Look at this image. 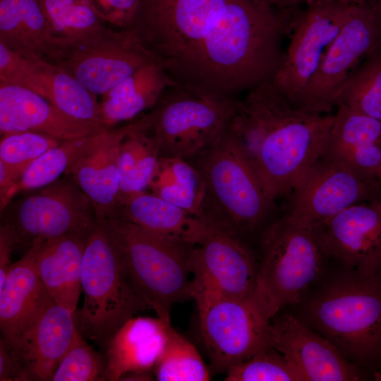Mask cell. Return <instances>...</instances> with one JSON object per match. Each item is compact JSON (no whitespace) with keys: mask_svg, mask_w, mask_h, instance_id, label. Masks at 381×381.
Masks as SVG:
<instances>
[{"mask_svg":"<svg viewBox=\"0 0 381 381\" xmlns=\"http://www.w3.org/2000/svg\"><path fill=\"white\" fill-rule=\"evenodd\" d=\"M293 21L262 0H145L132 29L177 84L238 98L272 80Z\"/></svg>","mask_w":381,"mask_h":381,"instance_id":"cell-1","label":"cell"},{"mask_svg":"<svg viewBox=\"0 0 381 381\" xmlns=\"http://www.w3.org/2000/svg\"><path fill=\"white\" fill-rule=\"evenodd\" d=\"M246 93L228 128L277 200L323 155L334 115L294 107L272 80Z\"/></svg>","mask_w":381,"mask_h":381,"instance_id":"cell-2","label":"cell"},{"mask_svg":"<svg viewBox=\"0 0 381 381\" xmlns=\"http://www.w3.org/2000/svg\"><path fill=\"white\" fill-rule=\"evenodd\" d=\"M327 277V276H326ZM306 294L298 317L350 361L374 374L381 368V274L341 267Z\"/></svg>","mask_w":381,"mask_h":381,"instance_id":"cell-3","label":"cell"},{"mask_svg":"<svg viewBox=\"0 0 381 381\" xmlns=\"http://www.w3.org/2000/svg\"><path fill=\"white\" fill-rule=\"evenodd\" d=\"M205 184L204 215L248 243L258 241L274 218L276 200L266 190L239 142L226 129L190 161Z\"/></svg>","mask_w":381,"mask_h":381,"instance_id":"cell-4","label":"cell"},{"mask_svg":"<svg viewBox=\"0 0 381 381\" xmlns=\"http://www.w3.org/2000/svg\"><path fill=\"white\" fill-rule=\"evenodd\" d=\"M100 221L133 289L149 310L170 323L173 306L191 299L189 260L195 245L161 236L116 212Z\"/></svg>","mask_w":381,"mask_h":381,"instance_id":"cell-5","label":"cell"},{"mask_svg":"<svg viewBox=\"0 0 381 381\" xmlns=\"http://www.w3.org/2000/svg\"><path fill=\"white\" fill-rule=\"evenodd\" d=\"M258 241L260 258L252 298L270 320L302 301L325 275L328 258L314 229L284 213L270 222Z\"/></svg>","mask_w":381,"mask_h":381,"instance_id":"cell-6","label":"cell"},{"mask_svg":"<svg viewBox=\"0 0 381 381\" xmlns=\"http://www.w3.org/2000/svg\"><path fill=\"white\" fill-rule=\"evenodd\" d=\"M81 284L84 301L78 327L85 339L102 347L128 320L149 310L127 279L117 250L100 220L89 233Z\"/></svg>","mask_w":381,"mask_h":381,"instance_id":"cell-7","label":"cell"},{"mask_svg":"<svg viewBox=\"0 0 381 381\" xmlns=\"http://www.w3.org/2000/svg\"><path fill=\"white\" fill-rule=\"evenodd\" d=\"M238 99L179 84L168 88L150 109L161 157L193 160L226 129Z\"/></svg>","mask_w":381,"mask_h":381,"instance_id":"cell-8","label":"cell"},{"mask_svg":"<svg viewBox=\"0 0 381 381\" xmlns=\"http://www.w3.org/2000/svg\"><path fill=\"white\" fill-rule=\"evenodd\" d=\"M1 216L16 248L28 250L40 241L89 232L97 221L93 204L68 176L11 200Z\"/></svg>","mask_w":381,"mask_h":381,"instance_id":"cell-9","label":"cell"},{"mask_svg":"<svg viewBox=\"0 0 381 381\" xmlns=\"http://www.w3.org/2000/svg\"><path fill=\"white\" fill-rule=\"evenodd\" d=\"M304 5L294 21L289 44L272 80L298 109L306 87L346 22L351 6L334 0H307Z\"/></svg>","mask_w":381,"mask_h":381,"instance_id":"cell-10","label":"cell"},{"mask_svg":"<svg viewBox=\"0 0 381 381\" xmlns=\"http://www.w3.org/2000/svg\"><path fill=\"white\" fill-rule=\"evenodd\" d=\"M210 369L226 373L270 346V320L252 297L214 298L196 303Z\"/></svg>","mask_w":381,"mask_h":381,"instance_id":"cell-11","label":"cell"},{"mask_svg":"<svg viewBox=\"0 0 381 381\" xmlns=\"http://www.w3.org/2000/svg\"><path fill=\"white\" fill-rule=\"evenodd\" d=\"M287 196L284 214L313 227L354 205L380 201L381 183L322 155Z\"/></svg>","mask_w":381,"mask_h":381,"instance_id":"cell-12","label":"cell"},{"mask_svg":"<svg viewBox=\"0 0 381 381\" xmlns=\"http://www.w3.org/2000/svg\"><path fill=\"white\" fill-rule=\"evenodd\" d=\"M207 220L208 233L190 251L191 299L252 297L258 260L250 244Z\"/></svg>","mask_w":381,"mask_h":381,"instance_id":"cell-13","label":"cell"},{"mask_svg":"<svg viewBox=\"0 0 381 381\" xmlns=\"http://www.w3.org/2000/svg\"><path fill=\"white\" fill-rule=\"evenodd\" d=\"M381 41V13L351 5L348 18L306 87L299 109L329 114L351 73Z\"/></svg>","mask_w":381,"mask_h":381,"instance_id":"cell-14","label":"cell"},{"mask_svg":"<svg viewBox=\"0 0 381 381\" xmlns=\"http://www.w3.org/2000/svg\"><path fill=\"white\" fill-rule=\"evenodd\" d=\"M158 60L131 28H109L65 51L55 63L95 95H104L144 65Z\"/></svg>","mask_w":381,"mask_h":381,"instance_id":"cell-15","label":"cell"},{"mask_svg":"<svg viewBox=\"0 0 381 381\" xmlns=\"http://www.w3.org/2000/svg\"><path fill=\"white\" fill-rule=\"evenodd\" d=\"M270 346L279 351L301 381H356L371 377L350 361L327 338L291 313L270 320Z\"/></svg>","mask_w":381,"mask_h":381,"instance_id":"cell-16","label":"cell"},{"mask_svg":"<svg viewBox=\"0 0 381 381\" xmlns=\"http://www.w3.org/2000/svg\"><path fill=\"white\" fill-rule=\"evenodd\" d=\"M328 259L365 275L381 274V203L351 206L313 227Z\"/></svg>","mask_w":381,"mask_h":381,"instance_id":"cell-17","label":"cell"},{"mask_svg":"<svg viewBox=\"0 0 381 381\" xmlns=\"http://www.w3.org/2000/svg\"><path fill=\"white\" fill-rule=\"evenodd\" d=\"M74 313L50 296L34 322L13 345L27 381H50L78 327Z\"/></svg>","mask_w":381,"mask_h":381,"instance_id":"cell-18","label":"cell"},{"mask_svg":"<svg viewBox=\"0 0 381 381\" xmlns=\"http://www.w3.org/2000/svg\"><path fill=\"white\" fill-rule=\"evenodd\" d=\"M104 131L68 116L30 90L0 83L1 135L30 131L67 140Z\"/></svg>","mask_w":381,"mask_h":381,"instance_id":"cell-19","label":"cell"},{"mask_svg":"<svg viewBox=\"0 0 381 381\" xmlns=\"http://www.w3.org/2000/svg\"><path fill=\"white\" fill-rule=\"evenodd\" d=\"M145 118V114L121 127L111 128L101 145L78 159L66 172L93 204L97 220L116 212L120 190V145Z\"/></svg>","mask_w":381,"mask_h":381,"instance_id":"cell-20","label":"cell"},{"mask_svg":"<svg viewBox=\"0 0 381 381\" xmlns=\"http://www.w3.org/2000/svg\"><path fill=\"white\" fill-rule=\"evenodd\" d=\"M323 156L370 179H379L381 121L343 105L337 106Z\"/></svg>","mask_w":381,"mask_h":381,"instance_id":"cell-21","label":"cell"},{"mask_svg":"<svg viewBox=\"0 0 381 381\" xmlns=\"http://www.w3.org/2000/svg\"><path fill=\"white\" fill-rule=\"evenodd\" d=\"M171 327V322L158 317L133 316L128 320L104 347L107 380L119 381L131 373L152 371L164 349Z\"/></svg>","mask_w":381,"mask_h":381,"instance_id":"cell-22","label":"cell"},{"mask_svg":"<svg viewBox=\"0 0 381 381\" xmlns=\"http://www.w3.org/2000/svg\"><path fill=\"white\" fill-rule=\"evenodd\" d=\"M34 243L9 268L0 287L1 337L15 344L29 328L50 297L36 268Z\"/></svg>","mask_w":381,"mask_h":381,"instance_id":"cell-23","label":"cell"},{"mask_svg":"<svg viewBox=\"0 0 381 381\" xmlns=\"http://www.w3.org/2000/svg\"><path fill=\"white\" fill-rule=\"evenodd\" d=\"M90 231L35 243L36 268L44 287L56 303L73 313L82 292V264Z\"/></svg>","mask_w":381,"mask_h":381,"instance_id":"cell-24","label":"cell"},{"mask_svg":"<svg viewBox=\"0 0 381 381\" xmlns=\"http://www.w3.org/2000/svg\"><path fill=\"white\" fill-rule=\"evenodd\" d=\"M116 213L152 233L174 241L200 244L209 222L146 190L119 202Z\"/></svg>","mask_w":381,"mask_h":381,"instance_id":"cell-25","label":"cell"},{"mask_svg":"<svg viewBox=\"0 0 381 381\" xmlns=\"http://www.w3.org/2000/svg\"><path fill=\"white\" fill-rule=\"evenodd\" d=\"M0 44L53 64L61 56L39 0H0Z\"/></svg>","mask_w":381,"mask_h":381,"instance_id":"cell-26","label":"cell"},{"mask_svg":"<svg viewBox=\"0 0 381 381\" xmlns=\"http://www.w3.org/2000/svg\"><path fill=\"white\" fill-rule=\"evenodd\" d=\"M177 85L159 60L150 62L102 95L100 114L107 129L152 109L164 92Z\"/></svg>","mask_w":381,"mask_h":381,"instance_id":"cell-27","label":"cell"},{"mask_svg":"<svg viewBox=\"0 0 381 381\" xmlns=\"http://www.w3.org/2000/svg\"><path fill=\"white\" fill-rule=\"evenodd\" d=\"M153 121L150 110L143 123L128 133L121 143L119 202L148 189L161 157L150 133Z\"/></svg>","mask_w":381,"mask_h":381,"instance_id":"cell-28","label":"cell"},{"mask_svg":"<svg viewBox=\"0 0 381 381\" xmlns=\"http://www.w3.org/2000/svg\"><path fill=\"white\" fill-rule=\"evenodd\" d=\"M39 1L61 57L65 51L89 42L109 28L90 0Z\"/></svg>","mask_w":381,"mask_h":381,"instance_id":"cell-29","label":"cell"},{"mask_svg":"<svg viewBox=\"0 0 381 381\" xmlns=\"http://www.w3.org/2000/svg\"><path fill=\"white\" fill-rule=\"evenodd\" d=\"M147 190L173 205L204 217V181L190 161L160 157Z\"/></svg>","mask_w":381,"mask_h":381,"instance_id":"cell-30","label":"cell"},{"mask_svg":"<svg viewBox=\"0 0 381 381\" xmlns=\"http://www.w3.org/2000/svg\"><path fill=\"white\" fill-rule=\"evenodd\" d=\"M110 129L64 140L44 153L27 168L18 183L10 191L6 207L18 193L37 189L58 180L75 162L101 145L108 137Z\"/></svg>","mask_w":381,"mask_h":381,"instance_id":"cell-31","label":"cell"},{"mask_svg":"<svg viewBox=\"0 0 381 381\" xmlns=\"http://www.w3.org/2000/svg\"><path fill=\"white\" fill-rule=\"evenodd\" d=\"M339 105L381 121V41L351 73L336 99Z\"/></svg>","mask_w":381,"mask_h":381,"instance_id":"cell-32","label":"cell"},{"mask_svg":"<svg viewBox=\"0 0 381 381\" xmlns=\"http://www.w3.org/2000/svg\"><path fill=\"white\" fill-rule=\"evenodd\" d=\"M152 371L159 381H207L211 373L195 346L172 325Z\"/></svg>","mask_w":381,"mask_h":381,"instance_id":"cell-33","label":"cell"},{"mask_svg":"<svg viewBox=\"0 0 381 381\" xmlns=\"http://www.w3.org/2000/svg\"><path fill=\"white\" fill-rule=\"evenodd\" d=\"M96 96L56 65L49 102L73 119L108 130L102 123Z\"/></svg>","mask_w":381,"mask_h":381,"instance_id":"cell-34","label":"cell"},{"mask_svg":"<svg viewBox=\"0 0 381 381\" xmlns=\"http://www.w3.org/2000/svg\"><path fill=\"white\" fill-rule=\"evenodd\" d=\"M55 68L47 60L20 55L0 44V83L30 90L49 102Z\"/></svg>","mask_w":381,"mask_h":381,"instance_id":"cell-35","label":"cell"},{"mask_svg":"<svg viewBox=\"0 0 381 381\" xmlns=\"http://www.w3.org/2000/svg\"><path fill=\"white\" fill-rule=\"evenodd\" d=\"M104 380H107L105 355L95 351L89 345L78 329L52 381Z\"/></svg>","mask_w":381,"mask_h":381,"instance_id":"cell-36","label":"cell"},{"mask_svg":"<svg viewBox=\"0 0 381 381\" xmlns=\"http://www.w3.org/2000/svg\"><path fill=\"white\" fill-rule=\"evenodd\" d=\"M225 375L226 381H301L287 359L272 346L234 365Z\"/></svg>","mask_w":381,"mask_h":381,"instance_id":"cell-37","label":"cell"},{"mask_svg":"<svg viewBox=\"0 0 381 381\" xmlns=\"http://www.w3.org/2000/svg\"><path fill=\"white\" fill-rule=\"evenodd\" d=\"M63 141L30 131L5 133L0 142V161L25 171L38 157Z\"/></svg>","mask_w":381,"mask_h":381,"instance_id":"cell-38","label":"cell"},{"mask_svg":"<svg viewBox=\"0 0 381 381\" xmlns=\"http://www.w3.org/2000/svg\"><path fill=\"white\" fill-rule=\"evenodd\" d=\"M101 18L119 29L131 28L137 16L140 0H90Z\"/></svg>","mask_w":381,"mask_h":381,"instance_id":"cell-39","label":"cell"},{"mask_svg":"<svg viewBox=\"0 0 381 381\" xmlns=\"http://www.w3.org/2000/svg\"><path fill=\"white\" fill-rule=\"evenodd\" d=\"M0 380L27 381L22 363L13 346L6 339H0Z\"/></svg>","mask_w":381,"mask_h":381,"instance_id":"cell-40","label":"cell"},{"mask_svg":"<svg viewBox=\"0 0 381 381\" xmlns=\"http://www.w3.org/2000/svg\"><path fill=\"white\" fill-rule=\"evenodd\" d=\"M16 248L11 233L2 225L0 227V287L6 280L11 266V255Z\"/></svg>","mask_w":381,"mask_h":381,"instance_id":"cell-41","label":"cell"},{"mask_svg":"<svg viewBox=\"0 0 381 381\" xmlns=\"http://www.w3.org/2000/svg\"><path fill=\"white\" fill-rule=\"evenodd\" d=\"M281 11H294L301 8L307 0H262Z\"/></svg>","mask_w":381,"mask_h":381,"instance_id":"cell-42","label":"cell"},{"mask_svg":"<svg viewBox=\"0 0 381 381\" xmlns=\"http://www.w3.org/2000/svg\"><path fill=\"white\" fill-rule=\"evenodd\" d=\"M345 5H364L367 0H334Z\"/></svg>","mask_w":381,"mask_h":381,"instance_id":"cell-43","label":"cell"},{"mask_svg":"<svg viewBox=\"0 0 381 381\" xmlns=\"http://www.w3.org/2000/svg\"><path fill=\"white\" fill-rule=\"evenodd\" d=\"M365 4L381 13V0H367Z\"/></svg>","mask_w":381,"mask_h":381,"instance_id":"cell-44","label":"cell"},{"mask_svg":"<svg viewBox=\"0 0 381 381\" xmlns=\"http://www.w3.org/2000/svg\"><path fill=\"white\" fill-rule=\"evenodd\" d=\"M377 177L381 183V164L380 166V168H379V170H378V173H377ZM380 203H381V200H380Z\"/></svg>","mask_w":381,"mask_h":381,"instance_id":"cell-45","label":"cell"}]
</instances>
